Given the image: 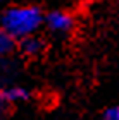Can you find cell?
Instances as JSON below:
<instances>
[{"label": "cell", "mask_w": 119, "mask_h": 120, "mask_svg": "<svg viewBox=\"0 0 119 120\" xmlns=\"http://www.w3.org/2000/svg\"><path fill=\"white\" fill-rule=\"evenodd\" d=\"M45 48V43H43L41 38H38L36 34H29L26 38H21L19 40V50L28 57H36L40 55Z\"/></svg>", "instance_id": "4"}, {"label": "cell", "mask_w": 119, "mask_h": 120, "mask_svg": "<svg viewBox=\"0 0 119 120\" xmlns=\"http://www.w3.org/2000/svg\"><path fill=\"white\" fill-rule=\"evenodd\" d=\"M102 120H119V105L109 106L102 115Z\"/></svg>", "instance_id": "6"}, {"label": "cell", "mask_w": 119, "mask_h": 120, "mask_svg": "<svg viewBox=\"0 0 119 120\" xmlns=\"http://www.w3.org/2000/svg\"><path fill=\"white\" fill-rule=\"evenodd\" d=\"M14 46H16V40L0 26V58H4L9 53H12Z\"/></svg>", "instance_id": "5"}, {"label": "cell", "mask_w": 119, "mask_h": 120, "mask_svg": "<svg viewBox=\"0 0 119 120\" xmlns=\"http://www.w3.org/2000/svg\"><path fill=\"white\" fill-rule=\"evenodd\" d=\"M43 22L53 34H67L74 28V17L66 10H52L45 15Z\"/></svg>", "instance_id": "2"}, {"label": "cell", "mask_w": 119, "mask_h": 120, "mask_svg": "<svg viewBox=\"0 0 119 120\" xmlns=\"http://www.w3.org/2000/svg\"><path fill=\"white\" fill-rule=\"evenodd\" d=\"M9 105L5 103V100L2 98V93H0V120H4V113H5V108Z\"/></svg>", "instance_id": "7"}, {"label": "cell", "mask_w": 119, "mask_h": 120, "mask_svg": "<svg viewBox=\"0 0 119 120\" xmlns=\"http://www.w3.org/2000/svg\"><path fill=\"white\" fill-rule=\"evenodd\" d=\"M45 15L36 7L29 4H19L9 7L2 14L0 26L9 33L14 40H21L29 34H35L43 24Z\"/></svg>", "instance_id": "1"}, {"label": "cell", "mask_w": 119, "mask_h": 120, "mask_svg": "<svg viewBox=\"0 0 119 120\" xmlns=\"http://www.w3.org/2000/svg\"><path fill=\"white\" fill-rule=\"evenodd\" d=\"M0 93H2V98L5 100L7 105H12V103H23L29 100V89L24 88V86H5V88H0Z\"/></svg>", "instance_id": "3"}]
</instances>
